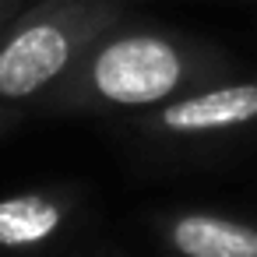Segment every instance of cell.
I'll use <instances>...</instances> for the list:
<instances>
[{
	"label": "cell",
	"mask_w": 257,
	"mask_h": 257,
	"mask_svg": "<svg viewBox=\"0 0 257 257\" xmlns=\"http://www.w3.org/2000/svg\"><path fill=\"white\" fill-rule=\"evenodd\" d=\"M232 74V57L197 36L113 25L43 106L53 116H127L138 120L169 99Z\"/></svg>",
	"instance_id": "obj_1"
},
{
	"label": "cell",
	"mask_w": 257,
	"mask_h": 257,
	"mask_svg": "<svg viewBox=\"0 0 257 257\" xmlns=\"http://www.w3.org/2000/svg\"><path fill=\"white\" fill-rule=\"evenodd\" d=\"M127 18V0H36L0 29V102L46 106L85 53Z\"/></svg>",
	"instance_id": "obj_2"
},
{
	"label": "cell",
	"mask_w": 257,
	"mask_h": 257,
	"mask_svg": "<svg viewBox=\"0 0 257 257\" xmlns=\"http://www.w3.org/2000/svg\"><path fill=\"white\" fill-rule=\"evenodd\" d=\"M138 134L166 145H215L257 127V71L204 81L166 106L131 120Z\"/></svg>",
	"instance_id": "obj_3"
},
{
	"label": "cell",
	"mask_w": 257,
	"mask_h": 257,
	"mask_svg": "<svg viewBox=\"0 0 257 257\" xmlns=\"http://www.w3.org/2000/svg\"><path fill=\"white\" fill-rule=\"evenodd\" d=\"M78 197L60 187H29L0 197V257H43L78 222Z\"/></svg>",
	"instance_id": "obj_4"
},
{
	"label": "cell",
	"mask_w": 257,
	"mask_h": 257,
	"mask_svg": "<svg viewBox=\"0 0 257 257\" xmlns=\"http://www.w3.org/2000/svg\"><path fill=\"white\" fill-rule=\"evenodd\" d=\"M152 232L169 257H257V222L211 208H162Z\"/></svg>",
	"instance_id": "obj_5"
},
{
	"label": "cell",
	"mask_w": 257,
	"mask_h": 257,
	"mask_svg": "<svg viewBox=\"0 0 257 257\" xmlns=\"http://www.w3.org/2000/svg\"><path fill=\"white\" fill-rule=\"evenodd\" d=\"M18 120H22V109H15V106H4V102H0V134H8Z\"/></svg>",
	"instance_id": "obj_6"
},
{
	"label": "cell",
	"mask_w": 257,
	"mask_h": 257,
	"mask_svg": "<svg viewBox=\"0 0 257 257\" xmlns=\"http://www.w3.org/2000/svg\"><path fill=\"white\" fill-rule=\"evenodd\" d=\"M18 8H25V0H0V29L18 15Z\"/></svg>",
	"instance_id": "obj_7"
}]
</instances>
